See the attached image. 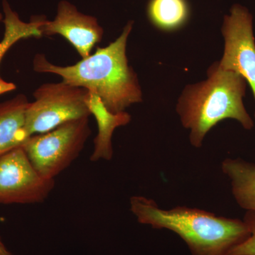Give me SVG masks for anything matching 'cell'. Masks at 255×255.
<instances>
[{"label":"cell","mask_w":255,"mask_h":255,"mask_svg":"<svg viewBox=\"0 0 255 255\" xmlns=\"http://www.w3.org/2000/svg\"><path fill=\"white\" fill-rule=\"evenodd\" d=\"M43 36L60 35L75 48L82 59L91 55L103 38L104 30L92 16L82 14L68 1H60L53 21L46 20L40 27Z\"/></svg>","instance_id":"ba28073f"},{"label":"cell","mask_w":255,"mask_h":255,"mask_svg":"<svg viewBox=\"0 0 255 255\" xmlns=\"http://www.w3.org/2000/svg\"><path fill=\"white\" fill-rule=\"evenodd\" d=\"M54 186V179L37 172L22 146L0 155V204H39Z\"/></svg>","instance_id":"8992f818"},{"label":"cell","mask_w":255,"mask_h":255,"mask_svg":"<svg viewBox=\"0 0 255 255\" xmlns=\"http://www.w3.org/2000/svg\"><path fill=\"white\" fill-rule=\"evenodd\" d=\"M2 18H3L2 14H1V13H0V21H1V20H2Z\"/></svg>","instance_id":"2e32d148"},{"label":"cell","mask_w":255,"mask_h":255,"mask_svg":"<svg viewBox=\"0 0 255 255\" xmlns=\"http://www.w3.org/2000/svg\"><path fill=\"white\" fill-rule=\"evenodd\" d=\"M221 169L231 181L232 194L238 205L255 213V164L241 158H226Z\"/></svg>","instance_id":"8fae6325"},{"label":"cell","mask_w":255,"mask_h":255,"mask_svg":"<svg viewBox=\"0 0 255 255\" xmlns=\"http://www.w3.org/2000/svg\"><path fill=\"white\" fill-rule=\"evenodd\" d=\"M27 97L18 95L0 104V155L23 145L28 138L25 132Z\"/></svg>","instance_id":"30bf717a"},{"label":"cell","mask_w":255,"mask_h":255,"mask_svg":"<svg viewBox=\"0 0 255 255\" xmlns=\"http://www.w3.org/2000/svg\"><path fill=\"white\" fill-rule=\"evenodd\" d=\"M221 32L224 51L220 67L240 74L249 84L255 100V38L253 17L249 10L234 4L225 16Z\"/></svg>","instance_id":"52a82bcc"},{"label":"cell","mask_w":255,"mask_h":255,"mask_svg":"<svg viewBox=\"0 0 255 255\" xmlns=\"http://www.w3.org/2000/svg\"><path fill=\"white\" fill-rule=\"evenodd\" d=\"M87 94L86 89L63 81L41 85L33 92L35 102H30L26 110V135L45 133L70 121L90 117Z\"/></svg>","instance_id":"5b68a950"},{"label":"cell","mask_w":255,"mask_h":255,"mask_svg":"<svg viewBox=\"0 0 255 255\" xmlns=\"http://www.w3.org/2000/svg\"><path fill=\"white\" fill-rule=\"evenodd\" d=\"M243 221L248 225L251 235L227 255H255V213L247 211Z\"/></svg>","instance_id":"5bb4252c"},{"label":"cell","mask_w":255,"mask_h":255,"mask_svg":"<svg viewBox=\"0 0 255 255\" xmlns=\"http://www.w3.org/2000/svg\"><path fill=\"white\" fill-rule=\"evenodd\" d=\"M86 104L91 115L95 117L98 125V134L94 139V151L90 160L97 162L100 159L110 160L114 155L112 136L117 128L130 123L131 116L127 112L113 114L106 108L99 96L89 92Z\"/></svg>","instance_id":"9c48e42d"},{"label":"cell","mask_w":255,"mask_h":255,"mask_svg":"<svg viewBox=\"0 0 255 255\" xmlns=\"http://www.w3.org/2000/svg\"><path fill=\"white\" fill-rule=\"evenodd\" d=\"M185 0H151L147 13L151 22L162 31L177 30L188 17Z\"/></svg>","instance_id":"4fadbf2b"},{"label":"cell","mask_w":255,"mask_h":255,"mask_svg":"<svg viewBox=\"0 0 255 255\" xmlns=\"http://www.w3.org/2000/svg\"><path fill=\"white\" fill-rule=\"evenodd\" d=\"M90 134L89 117H84L32 135L21 146L40 175L54 179L80 155Z\"/></svg>","instance_id":"277c9868"},{"label":"cell","mask_w":255,"mask_h":255,"mask_svg":"<svg viewBox=\"0 0 255 255\" xmlns=\"http://www.w3.org/2000/svg\"><path fill=\"white\" fill-rule=\"evenodd\" d=\"M0 255H12L8 251L7 248L5 247L4 243L1 241V238H0Z\"/></svg>","instance_id":"9a60e30c"},{"label":"cell","mask_w":255,"mask_h":255,"mask_svg":"<svg viewBox=\"0 0 255 255\" xmlns=\"http://www.w3.org/2000/svg\"><path fill=\"white\" fill-rule=\"evenodd\" d=\"M247 85L240 74L215 62L208 69L206 80L185 87L176 111L183 127L190 130L191 145L201 147L206 134L225 119L237 121L246 130L254 127L243 103Z\"/></svg>","instance_id":"3957f363"},{"label":"cell","mask_w":255,"mask_h":255,"mask_svg":"<svg viewBox=\"0 0 255 255\" xmlns=\"http://www.w3.org/2000/svg\"><path fill=\"white\" fill-rule=\"evenodd\" d=\"M3 10L4 13V33L0 41V63L6 52L16 42L21 39L43 36L40 27L46 19L43 16H33L29 23L23 22L17 13L11 9L6 0H3ZM2 80L0 77V81Z\"/></svg>","instance_id":"7c38bea8"},{"label":"cell","mask_w":255,"mask_h":255,"mask_svg":"<svg viewBox=\"0 0 255 255\" xmlns=\"http://www.w3.org/2000/svg\"><path fill=\"white\" fill-rule=\"evenodd\" d=\"M130 209L141 224L177 234L192 255H227L251 235L244 221L187 206L162 209L145 196H132Z\"/></svg>","instance_id":"7a4b0ae2"},{"label":"cell","mask_w":255,"mask_h":255,"mask_svg":"<svg viewBox=\"0 0 255 255\" xmlns=\"http://www.w3.org/2000/svg\"><path fill=\"white\" fill-rule=\"evenodd\" d=\"M133 21H129L116 41L78 63L59 66L50 63L43 54L33 58L36 73L59 75L63 82L82 87L99 96L104 105L113 114L125 112L128 107L142 102V92L137 74L128 65L127 55L128 38Z\"/></svg>","instance_id":"6da1fadb"}]
</instances>
